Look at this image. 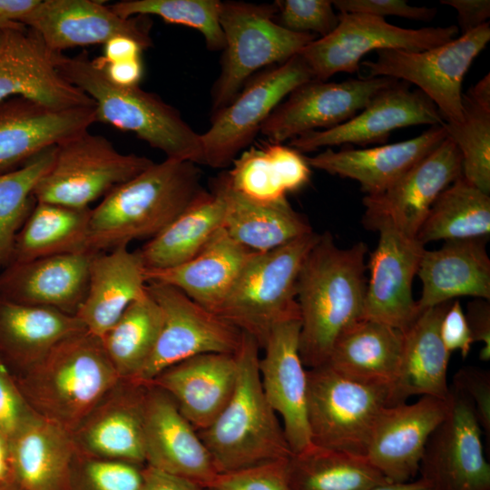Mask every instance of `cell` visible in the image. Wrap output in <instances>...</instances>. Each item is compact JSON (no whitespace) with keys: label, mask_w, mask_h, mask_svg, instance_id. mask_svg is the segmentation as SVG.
<instances>
[{"label":"cell","mask_w":490,"mask_h":490,"mask_svg":"<svg viewBox=\"0 0 490 490\" xmlns=\"http://www.w3.org/2000/svg\"><path fill=\"white\" fill-rule=\"evenodd\" d=\"M368 247L339 248L326 231L307 255L297 280L299 355L309 368L328 362L338 337L363 318Z\"/></svg>","instance_id":"1"},{"label":"cell","mask_w":490,"mask_h":490,"mask_svg":"<svg viewBox=\"0 0 490 490\" xmlns=\"http://www.w3.org/2000/svg\"><path fill=\"white\" fill-rule=\"evenodd\" d=\"M202 190L197 164L172 158L153 162L91 209L90 251L103 252L152 239Z\"/></svg>","instance_id":"2"},{"label":"cell","mask_w":490,"mask_h":490,"mask_svg":"<svg viewBox=\"0 0 490 490\" xmlns=\"http://www.w3.org/2000/svg\"><path fill=\"white\" fill-rule=\"evenodd\" d=\"M54 63L67 82L93 100L96 122L132 132L166 158L204 164L201 133L156 93L111 83L85 52L74 57L54 53Z\"/></svg>","instance_id":"3"},{"label":"cell","mask_w":490,"mask_h":490,"mask_svg":"<svg viewBox=\"0 0 490 490\" xmlns=\"http://www.w3.org/2000/svg\"><path fill=\"white\" fill-rule=\"evenodd\" d=\"M260 349L257 340L242 332L235 353L238 378L233 395L216 419L198 431L219 474L287 460L292 455L262 389Z\"/></svg>","instance_id":"4"},{"label":"cell","mask_w":490,"mask_h":490,"mask_svg":"<svg viewBox=\"0 0 490 490\" xmlns=\"http://www.w3.org/2000/svg\"><path fill=\"white\" fill-rule=\"evenodd\" d=\"M25 371L19 387L30 407L71 434L122 379L101 339L86 330Z\"/></svg>","instance_id":"5"},{"label":"cell","mask_w":490,"mask_h":490,"mask_svg":"<svg viewBox=\"0 0 490 490\" xmlns=\"http://www.w3.org/2000/svg\"><path fill=\"white\" fill-rule=\"evenodd\" d=\"M319 236L312 231L276 249L256 252L213 313L254 338L261 349L276 324L299 316L297 280Z\"/></svg>","instance_id":"6"},{"label":"cell","mask_w":490,"mask_h":490,"mask_svg":"<svg viewBox=\"0 0 490 490\" xmlns=\"http://www.w3.org/2000/svg\"><path fill=\"white\" fill-rule=\"evenodd\" d=\"M276 12L275 3L221 2L225 45L211 92V114L227 106L260 69L285 63L318 39L283 28L274 20Z\"/></svg>","instance_id":"7"},{"label":"cell","mask_w":490,"mask_h":490,"mask_svg":"<svg viewBox=\"0 0 490 490\" xmlns=\"http://www.w3.org/2000/svg\"><path fill=\"white\" fill-rule=\"evenodd\" d=\"M308 423L317 446L366 456L390 386L358 381L328 365L307 369Z\"/></svg>","instance_id":"8"},{"label":"cell","mask_w":490,"mask_h":490,"mask_svg":"<svg viewBox=\"0 0 490 490\" xmlns=\"http://www.w3.org/2000/svg\"><path fill=\"white\" fill-rule=\"evenodd\" d=\"M152 163L145 156L120 152L110 140L87 130L55 146L53 164L34 197L35 201L90 208Z\"/></svg>","instance_id":"9"},{"label":"cell","mask_w":490,"mask_h":490,"mask_svg":"<svg viewBox=\"0 0 490 490\" xmlns=\"http://www.w3.org/2000/svg\"><path fill=\"white\" fill-rule=\"evenodd\" d=\"M490 40L489 22L438 46L420 51L380 50L364 61L368 77H388L418 87L436 106L444 122L463 119L462 83L475 58Z\"/></svg>","instance_id":"10"},{"label":"cell","mask_w":490,"mask_h":490,"mask_svg":"<svg viewBox=\"0 0 490 490\" xmlns=\"http://www.w3.org/2000/svg\"><path fill=\"white\" fill-rule=\"evenodd\" d=\"M314 76L298 54L251 77L224 108L211 114L201 134L204 164L229 166L250 143L274 109L298 86Z\"/></svg>","instance_id":"11"},{"label":"cell","mask_w":490,"mask_h":490,"mask_svg":"<svg viewBox=\"0 0 490 490\" xmlns=\"http://www.w3.org/2000/svg\"><path fill=\"white\" fill-rule=\"evenodd\" d=\"M337 27L319 37L299 54L314 79L327 81L338 73L358 72L361 59L376 50L420 52L457 37V25L408 29L394 25L385 18L359 13H340Z\"/></svg>","instance_id":"12"},{"label":"cell","mask_w":490,"mask_h":490,"mask_svg":"<svg viewBox=\"0 0 490 490\" xmlns=\"http://www.w3.org/2000/svg\"><path fill=\"white\" fill-rule=\"evenodd\" d=\"M147 290L163 320L151 357L132 381L148 384L164 369L198 355L237 352L242 338L239 328L172 286L147 282Z\"/></svg>","instance_id":"13"},{"label":"cell","mask_w":490,"mask_h":490,"mask_svg":"<svg viewBox=\"0 0 490 490\" xmlns=\"http://www.w3.org/2000/svg\"><path fill=\"white\" fill-rule=\"evenodd\" d=\"M460 176L461 153L446 137L388 189L364 196V227L374 231L390 228L416 238L435 201Z\"/></svg>","instance_id":"14"},{"label":"cell","mask_w":490,"mask_h":490,"mask_svg":"<svg viewBox=\"0 0 490 490\" xmlns=\"http://www.w3.org/2000/svg\"><path fill=\"white\" fill-rule=\"evenodd\" d=\"M397 81L388 77L338 83L310 80L274 109L260 132L270 142L282 143L309 132L333 128L353 118L377 93Z\"/></svg>","instance_id":"15"},{"label":"cell","mask_w":490,"mask_h":490,"mask_svg":"<svg viewBox=\"0 0 490 490\" xmlns=\"http://www.w3.org/2000/svg\"><path fill=\"white\" fill-rule=\"evenodd\" d=\"M449 409L430 435L420 462L421 477L434 490H490V466L482 428L470 401L450 388Z\"/></svg>","instance_id":"16"},{"label":"cell","mask_w":490,"mask_h":490,"mask_svg":"<svg viewBox=\"0 0 490 490\" xmlns=\"http://www.w3.org/2000/svg\"><path fill=\"white\" fill-rule=\"evenodd\" d=\"M299 331L300 316L276 324L259 360L264 395L281 417L292 454L312 445L308 423V377L299 355Z\"/></svg>","instance_id":"17"},{"label":"cell","mask_w":490,"mask_h":490,"mask_svg":"<svg viewBox=\"0 0 490 490\" xmlns=\"http://www.w3.org/2000/svg\"><path fill=\"white\" fill-rule=\"evenodd\" d=\"M443 123L438 109L425 93L397 81L377 93L350 120L328 130L306 132L290 140L289 146L302 153L347 143H382L397 129Z\"/></svg>","instance_id":"18"},{"label":"cell","mask_w":490,"mask_h":490,"mask_svg":"<svg viewBox=\"0 0 490 490\" xmlns=\"http://www.w3.org/2000/svg\"><path fill=\"white\" fill-rule=\"evenodd\" d=\"M22 24L34 31L54 53L76 46L104 44L115 36L136 40L145 50L152 46L147 16L123 18L93 0H40Z\"/></svg>","instance_id":"19"},{"label":"cell","mask_w":490,"mask_h":490,"mask_svg":"<svg viewBox=\"0 0 490 490\" xmlns=\"http://www.w3.org/2000/svg\"><path fill=\"white\" fill-rule=\"evenodd\" d=\"M15 96L54 109L94 105L60 74L54 52L25 25L3 30L0 44V103Z\"/></svg>","instance_id":"20"},{"label":"cell","mask_w":490,"mask_h":490,"mask_svg":"<svg viewBox=\"0 0 490 490\" xmlns=\"http://www.w3.org/2000/svg\"><path fill=\"white\" fill-rule=\"evenodd\" d=\"M378 233L377 246L369 255L363 318L405 332L420 313L412 284L425 245L390 228Z\"/></svg>","instance_id":"21"},{"label":"cell","mask_w":490,"mask_h":490,"mask_svg":"<svg viewBox=\"0 0 490 490\" xmlns=\"http://www.w3.org/2000/svg\"><path fill=\"white\" fill-rule=\"evenodd\" d=\"M448 409L449 398L428 396L412 404L386 407L373 429L365 456L391 483L414 480L426 442Z\"/></svg>","instance_id":"22"},{"label":"cell","mask_w":490,"mask_h":490,"mask_svg":"<svg viewBox=\"0 0 490 490\" xmlns=\"http://www.w3.org/2000/svg\"><path fill=\"white\" fill-rule=\"evenodd\" d=\"M146 389V384L121 379L72 434L76 452L144 465Z\"/></svg>","instance_id":"23"},{"label":"cell","mask_w":490,"mask_h":490,"mask_svg":"<svg viewBox=\"0 0 490 490\" xmlns=\"http://www.w3.org/2000/svg\"><path fill=\"white\" fill-rule=\"evenodd\" d=\"M146 385L145 465L209 487L219 473L198 431L167 393Z\"/></svg>","instance_id":"24"},{"label":"cell","mask_w":490,"mask_h":490,"mask_svg":"<svg viewBox=\"0 0 490 490\" xmlns=\"http://www.w3.org/2000/svg\"><path fill=\"white\" fill-rule=\"evenodd\" d=\"M94 122V105L54 109L22 96L1 102L0 173L22 166Z\"/></svg>","instance_id":"25"},{"label":"cell","mask_w":490,"mask_h":490,"mask_svg":"<svg viewBox=\"0 0 490 490\" xmlns=\"http://www.w3.org/2000/svg\"><path fill=\"white\" fill-rule=\"evenodd\" d=\"M93 254H61L11 263L0 273V298L75 315L87 292Z\"/></svg>","instance_id":"26"},{"label":"cell","mask_w":490,"mask_h":490,"mask_svg":"<svg viewBox=\"0 0 490 490\" xmlns=\"http://www.w3.org/2000/svg\"><path fill=\"white\" fill-rule=\"evenodd\" d=\"M237 378L235 354L207 353L164 369L148 384L167 393L200 431L208 427L226 407Z\"/></svg>","instance_id":"27"},{"label":"cell","mask_w":490,"mask_h":490,"mask_svg":"<svg viewBox=\"0 0 490 490\" xmlns=\"http://www.w3.org/2000/svg\"><path fill=\"white\" fill-rule=\"evenodd\" d=\"M446 138L444 125H435L409 140L367 149L327 148L306 161L310 168L357 181L366 195H374L388 189Z\"/></svg>","instance_id":"28"},{"label":"cell","mask_w":490,"mask_h":490,"mask_svg":"<svg viewBox=\"0 0 490 490\" xmlns=\"http://www.w3.org/2000/svg\"><path fill=\"white\" fill-rule=\"evenodd\" d=\"M146 269L137 252L119 246L91 259L85 298L75 316L101 338L124 310L147 293Z\"/></svg>","instance_id":"29"},{"label":"cell","mask_w":490,"mask_h":490,"mask_svg":"<svg viewBox=\"0 0 490 490\" xmlns=\"http://www.w3.org/2000/svg\"><path fill=\"white\" fill-rule=\"evenodd\" d=\"M487 239L446 240L439 249L425 250L416 274L422 282L420 311L462 296L490 299Z\"/></svg>","instance_id":"30"},{"label":"cell","mask_w":490,"mask_h":490,"mask_svg":"<svg viewBox=\"0 0 490 490\" xmlns=\"http://www.w3.org/2000/svg\"><path fill=\"white\" fill-rule=\"evenodd\" d=\"M255 253L221 227L191 260L172 268L146 270V279L172 286L214 312Z\"/></svg>","instance_id":"31"},{"label":"cell","mask_w":490,"mask_h":490,"mask_svg":"<svg viewBox=\"0 0 490 490\" xmlns=\"http://www.w3.org/2000/svg\"><path fill=\"white\" fill-rule=\"evenodd\" d=\"M451 301L425 309L403 332V347L395 378L390 385L392 406L413 396L448 399L446 371L451 354L446 348L440 324Z\"/></svg>","instance_id":"32"},{"label":"cell","mask_w":490,"mask_h":490,"mask_svg":"<svg viewBox=\"0 0 490 490\" xmlns=\"http://www.w3.org/2000/svg\"><path fill=\"white\" fill-rule=\"evenodd\" d=\"M9 444L15 481L22 490H69L76 456L71 433L35 414Z\"/></svg>","instance_id":"33"},{"label":"cell","mask_w":490,"mask_h":490,"mask_svg":"<svg viewBox=\"0 0 490 490\" xmlns=\"http://www.w3.org/2000/svg\"><path fill=\"white\" fill-rule=\"evenodd\" d=\"M211 188L223 200L222 228L253 251H268L313 231L287 199L269 203L252 201L230 185L225 172L212 180Z\"/></svg>","instance_id":"34"},{"label":"cell","mask_w":490,"mask_h":490,"mask_svg":"<svg viewBox=\"0 0 490 490\" xmlns=\"http://www.w3.org/2000/svg\"><path fill=\"white\" fill-rule=\"evenodd\" d=\"M85 330L75 315L0 298V352L25 370L64 339Z\"/></svg>","instance_id":"35"},{"label":"cell","mask_w":490,"mask_h":490,"mask_svg":"<svg viewBox=\"0 0 490 490\" xmlns=\"http://www.w3.org/2000/svg\"><path fill=\"white\" fill-rule=\"evenodd\" d=\"M230 185L260 202H276L302 189L310 179L306 157L294 148L270 142L241 152L225 172Z\"/></svg>","instance_id":"36"},{"label":"cell","mask_w":490,"mask_h":490,"mask_svg":"<svg viewBox=\"0 0 490 490\" xmlns=\"http://www.w3.org/2000/svg\"><path fill=\"white\" fill-rule=\"evenodd\" d=\"M403 337L397 328L361 318L338 337L325 365L358 381L390 386L399 365Z\"/></svg>","instance_id":"37"},{"label":"cell","mask_w":490,"mask_h":490,"mask_svg":"<svg viewBox=\"0 0 490 490\" xmlns=\"http://www.w3.org/2000/svg\"><path fill=\"white\" fill-rule=\"evenodd\" d=\"M224 203L211 188L199 195L161 232L137 250L146 270L180 265L194 257L222 227Z\"/></svg>","instance_id":"38"},{"label":"cell","mask_w":490,"mask_h":490,"mask_svg":"<svg viewBox=\"0 0 490 490\" xmlns=\"http://www.w3.org/2000/svg\"><path fill=\"white\" fill-rule=\"evenodd\" d=\"M90 216L91 208L36 201L16 236L11 263L61 254L92 253Z\"/></svg>","instance_id":"39"},{"label":"cell","mask_w":490,"mask_h":490,"mask_svg":"<svg viewBox=\"0 0 490 490\" xmlns=\"http://www.w3.org/2000/svg\"><path fill=\"white\" fill-rule=\"evenodd\" d=\"M290 490H368L391 483L367 459L311 445L288 461Z\"/></svg>","instance_id":"40"},{"label":"cell","mask_w":490,"mask_h":490,"mask_svg":"<svg viewBox=\"0 0 490 490\" xmlns=\"http://www.w3.org/2000/svg\"><path fill=\"white\" fill-rule=\"evenodd\" d=\"M490 195L463 176L445 189L430 208L416 239L436 240L489 237Z\"/></svg>","instance_id":"41"},{"label":"cell","mask_w":490,"mask_h":490,"mask_svg":"<svg viewBox=\"0 0 490 490\" xmlns=\"http://www.w3.org/2000/svg\"><path fill=\"white\" fill-rule=\"evenodd\" d=\"M162 320L161 307L147 290L100 338L122 379H134L144 367L155 348Z\"/></svg>","instance_id":"42"},{"label":"cell","mask_w":490,"mask_h":490,"mask_svg":"<svg viewBox=\"0 0 490 490\" xmlns=\"http://www.w3.org/2000/svg\"><path fill=\"white\" fill-rule=\"evenodd\" d=\"M463 119L443 125L462 157V176L490 194V75L462 95Z\"/></svg>","instance_id":"43"},{"label":"cell","mask_w":490,"mask_h":490,"mask_svg":"<svg viewBox=\"0 0 490 490\" xmlns=\"http://www.w3.org/2000/svg\"><path fill=\"white\" fill-rule=\"evenodd\" d=\"M55 146L48 148L22 166L0 173V269L12 262L16 236L30 215L34 191L51 168Z\"/></svg>","instance_id":"44"},{"label":"cell","mask_w":490,"mask_h":490,"mask_svg":"<svg viewBox=\"0 0 490 490\" xmlns=\"http://www.w3.org/2000/svg\"><path fill=\"white\" fill-rule=\"evenodd\" d=\"M119 16L156 15L169 24L199 31L211 51H222L225 45L220 24L221 1L219 0H123L109 5Z\"/></svg>","instance_id":"45"},{"label":"cell","mask_w":490,"mask_h":490,"mask_svg":"<svg viewBox=\"0 0 490 490\" xmlns=\"http://www.w3.org/2000/svg\"><path fill=\"white\" fill-rule=\"evenodd\" d=\"M141 466L129 462L95 458L76 452L70 490H142Z\"/></svg>","instance_id":"46"},{"label":"cell","mask_w":490,"mask_h":490,"mask_svg":"<svg viewBox=\"0 0 490 490\" xmlns=\"http://www.w3.org/2000/svg\"><path fill=\"white\" fill-rule=\"evenodd\" d=\"M275 22L283 28L324 37L338 24V15L329 0H278Z\"/></svg>","instance_id":"47"},{"label":"cell","mask_w":490,"mask_h":490,"mask_svg":"<svg viewBox=\"0 0 490 490\" xmlns=\"http://www.w3.org/2000/svg\"><path fill=\"white\" fill-rule=\"evenodd\" d=\"M289 459L219 474L209 487L218 490H290Z\"/></svg>","instance_id":"48"},{"label":"cell","mask_w":490,"mask_h":490,"mask_svg":"<svg viewBox=\"0 0 490 490\" xmlns=\"http://www.w3.org/2000/svg\"><path fill=\"white\" fill-rule=\"evenodd\" d=\"M453 388L472 404L477 421L490 436V373L476 367L460 368L454 376Z\"/></svg>","instance_id":"49"},{"label":"cell","mask_w":490,"mask_h":490,"mask_svg":"<svg viewBox=\"0 0 490 490\" xmlns=\"http://www.w3.org/2000/svg\"><path fill=\"white\" fill-rule=\"evenodd\" d=\"M333 6L340 13L367 14L384 18L396 15L406 19L430 22L436 15V8L414 6L404 0H336Z\"/></svg>","instance_id":"50"},{"label":"cell","mask_w":490,"mask_h":490,"mask_svg":"<svg viewBox=\"0 0 490 490\" xmlns=\"http://www.w3.org/2000/svg\"><path fill=\"white\" fill-rule=\"evenodd\" d=\"M35 414L0 358V430L9 438Z\"/></svg>","instance_id":"51"},{"label":"cell","mask_w":490,"mask_h":490,"mask_svg":"<svg viewBox=\"0 0 490 490\" xmlns=\"http://www.w3.org/2000/svg\"><path fill=\"white\" fill-rule=\"evenodd\" d=\"M440 336L450 354L458 350L463 358L467 357L474 341L459 300H452L444 314L440 324Z\"/></svg>","instance_id":"52"},{"label":"cell","mask_w":490,"mask_h":490,"mask_svg":"<svg viewBox=\"0 0 490 490\" xmlns=\"http://www.w3.org/2000/svg\"><path fill=\"white\" fill-rule=\"evenodd\" d=\"M471 336L475 342H482L479 358L483 361L490 359V303L484 299H475L467 305L466 314Z\"/></svg>","instance_id":"53"},{"label":"cell","mask_w":490,"mask_h":490,"mask_svg":"<svg viewBox=\"0 0 490 490\" xmlns=\"http://www.w3.org/2000/svg\"><path fill=\"white\" fill-rule=\"evenodd\" d=\"M441 4L453 7L457 13L458 29L462 34L487 23L490 16L489 0H441Z\"/></svg>","instance_id":"54"},{"label":"cell","mask_w":490,"mask_h":490,"mask_svg":"<svg viewBox=\"0 0 490 490\" xmlns=\"http://www.w3.org/2000/svg\"><path fill=\"white\" fill-rule=\"evenodd\" d=\"M103 45V55L92 59L99 68L109 64L142 58L144 50L136 40L123 35L115 36Z\"/></svg>","instance_id":"55"},{"label":"cell","mask_w":490,"mask_h":490,"mask_svg":"<svg viewBox=\"0 0 490 490\" xmlns=\"http://www.w3.org/2000/svg\"><path fill=\"white\" fill-rule=\"evenodd\" d=\"M142 490H204L205 488L193 481L147 465L142 469Z\"/></svg>","instance_id":"56"},{"label":"cell","mask_w":490,"mask_h":490,"mask_svg":"<svg viewBox=\"0 0 490 490\" xmlns=\"http://www.w3.org/2000/svg\"><path fill=\"white\" fill-rule=\"evenodd\" d=\"M100 69L111 83L124 87L139 85L143 74L142 58L109 64Z\"/></svg>","instance_id":"57"},{"label":"cell","mask_w":490,"mask_h":490,"mask_svg":"<svg viewBox=\"0 0 490 490\" xmlns=\"http://www.w3.org/2000/svg\"><path fill=\"white\" fill-rule=\"evenodd\" d=\"M40 0H0V31L24 25L23 19Z\"/></svg>","instance_id":"58"},{"label":"cell","mask_w":490,"mask_h":490,"mask_svg":"<svg viewBox=\"0 0 490 490\" xmlns=\"http://www.w3.org/2000/svg\"><path fill=\"white\" fill-rule=\"evenodd\" d=\"M11 481H15V475L9 438L0 430V490L10 486Z\"/></svg>","instance_id":"59"},{"label":"cell","mask_w":490,"mask_h":490,"mask_svg":"<svg viewBox=\"0 0 490 490\" xmlns=\"http://www.w3.org/2000/svg\"><path fill=\"white\" fill-rule=\"evenodd\" d=\"M368 490H434L432 485L420 477L405 483H387Z\"/></svg>","instance_id":"60"},{"label":"cell","mask_w":490,"mask_h":490,"mask_svg":"<svg viewBox=\"0 0 490 490\" xmlns=\"http://www.w3.org/2000/svg\"><path fill=\"white\" fill-rule=\"evenodd\" d=\"M204 490H218V489L212 488V487H205Z\"/></svg>","instance_id":"61"},{"label":"cell","mask_w":490,"mask_h":490,"mask_svg":"<svg viewBox=\"0 0 490 490\" xmlns=\"http://www.w3.org/2000/svg\"><path fill=\"white\" fill-rule=\"evenodd\" d=\"M2 35H3V31H0V44H1V42H2Z\"/></svg>","instance_id":"62"},{"label":"cell","mask_w":490,"mask_h":490,"mask_svg":"<svg viewBox=\"0 0 490 490\" xmlns=\"http://www.w3.org/2000/svg\"><path fill=\"white\" fill-rule=\"evenodd\" d=\"M4 490H12V489H10L9 487H7V488H5V489H4ZM15 490H22V489L18 486V488L15 489Z\"/></svg>","instance_id":"63"}]
</instances>
